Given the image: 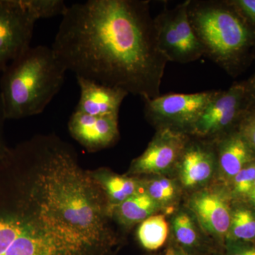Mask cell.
<instances>
[{"mask_svg":"<svg viewBox=\"0 0 255 255\" xmlns=\"http://www.w3.org/2000/svg\"><path fill=\"white\" fill-rule=\"evenodd\" d=\"M77 81L80 97L76 112L94 117L119 116L122 102L128 95L127 92L87 79L77 78Z\"/></svg>","mask_w":255,"mask_h":255,"instance_id":"5bb4252c","label":"cell"},{"mask_svg":"<svg viewBox=\"0 0 255 255\" xmlns=\"http://www.w3.org/2000/svg\"><path fill=\"white\" fill-rule=\"evenodd\" d=\"M81 242L57 232L14 201L0 207V255H90Z\"/></svg>","mask_w":255,"mask_h":255,"instance_id":"5b68a950","label":"cell"},{"mask_svg":"<svg viewBox=\"0 0 255 255\" xmlns=\"http://www.w3.org/2000/svg\"><path fill=\"white\" fill-rule=\"evenodd\" d=\"M174 243L193 255H211L214 250L204 238L199 223L189 210H180L171 221Z\"/></svg>","mask_w":255,"mask_h":255,"instance_id":"e0dca14e","label":"cell"},{"mask_svg":"<svg viewBox=\"0 0 255 255\" xmlns=\"http://www.w3.org/2000/svg\"><path fill=\"white\" fill-rule=\"evenodd\" d=\"M181 187L200 189L211 180L217 171V156L214 140H192L191 137L176 169Z\"/></svg>","mask_w":255,"mask_h":255,"instance_id":"7c38bea8","label":"cell"},{"mask_svg":"<svg viewBox=\"0 0 255 255\" xmlns=\"http://www.w3.org/2000/svg\"><path fill=\"white\" fill-rule=\"evenodd\" d=\"M247 90L251 100L252 107L255 112V75L246 82Z\"/></svg>","mask_w":255,"mask_h":255,"instance_id":"83f0119b","label":"cell"},{"mask_svg":"<svg viewBox=\"0 0 255 255\" xmlns=\"http://www.w3.org/2000/svg\"><path fill=\"white\" fill-rule=\"evenodd\" d=\"M191 135L171 129L157 130L145 151L132 160L128 173L133 175H165L173 171Z\"/></svg>","mask_w":255,"mask_h":255,"instance_id":"8fae6325","label":"cell"},{"mask_svg":"<svg viewBox=\"0 0 255 255\" xmlns=\"http://www.w3.org/2000/svg\"></svg>","mask_w":255,"mask_h":255,"instance_id":"4dcf8cb0","label":"cell"},{"mask_svg":"<svg viewBox=\"0 0 255 255\" xmlns=\"http://www.w3.org/2000/svg\"><path fill=\"white\" fill-rule=\"evenodd\" d=\"M169 233V224L165 215L157 214L140 223L137 238L140 246L146 251H155L164 246Z\"/></svg>","mask_w":255,"mask_h":255,"instance_id":"ffe728a7","label":"cell"},{"mask_svg":"<svg viewBox=\"0 0 255 255\" xmlns=\"http://www.w3.org/2000/svg\"><path fill=\"white\" fill-rule=\"evenodd\" d=\"M248 200L251 203V206L255 208V182L249 196H248Z\"/></svg>","mask_w":255,"mask_h":255,"instance_id":"f546056e","label":"cell"},{"mask_svg":"<svg viewBox=\"0 0 255 255\" xmlns=\"http://www.w3.org/2000/svg\"><path fill=\"white\" fill-rule=\"evenodd\" d=\"M253 112L246 82L236 83L224 91H216L196 122L191 135L214 140L238 130Z\"/></svg>","mask_w":255,"mask_h":255,"instance_id":"8992f818","label":"cell"},{"mask_svg":"<svg viewBox=\"0 0 255 255\" xmlns=\"http://www.w3.org/2000/svg\"><path fill=\"white\" fill-rule=\"evenodd\" d=\"M164 255H193L183 250L176 243L169 245Z\"/></svg>","mask_w":255,"mask_h":255,"instance_id":"f1b7e54d","label":"cell"},{"mask_svg":"<svg viewBox=\"0 0 255 255\" xmlns=\"http://www.w3.org/2000/svg\"><path fill=\"white\" fill-rule=\"evenodd\" d=\"M221 255H255V241L227 239L223 245Z\"/></svg>","mask_w":255,"mask_h":255,"instance_id":"cb8c5ba5","label":"cell"},{"mask_svg":"<svg viewBox=\"0 0 255 255\" xmlns=\"http://www.w3.org/2000/svg\"><path fill=\"white\" fill-rule=\"evenodd\" d=\"M68 129L72 136L89 151L102 150L119 139V116L94 117L75 111L69 120Z\"/></svg>","mask_w":255,"mask_h":255,"instance_id":"4fadbf2b","label":"cell"},{"mask_svg":"<svg viewBox=\"0 0 255 255\" xmlns=\"http://www.w3.org/2000/svg\"><path fill=\"white\" fill-rule=\"evenodd\" d=\"M67 71L142 100L159 96L168 63L150 1L88 0L68 6L51 46Z\"/></svg>","mask_w":255,"mask_h":255,"instance_id":"6da1fadb","label":"cell"},{"mask_svg":"<svg viewBox=\"0 0 255 255\" xmlns=\"http://www.w3.org/2000/svg\"><path fill=\"white\" fill-rule=\"evenodd\" d=\"M37 20L24 0H0V72L31 47Z\"/></svg>","mask_w":255,"mask_h":255,"instance_id":"9c48e42d","label":"cell"},{"mask_svg":"<svg viewBox=\"0 0 255 255\" xmlns=\"http://www.w3.org/2000/svg\"><path fill=\"white\" fill-rule=\"evenodd\" d=\"M5 120H6V119H5L2 107H1V101H0V165L2 163L9 150L5 145L2 137L3 124H4Z\"/></svg>","mask_w":255,"mask_h":255,"instance_id":"4316f807","label":"cell"},{"mask_svg":"<svg viewBox=\"0 0 255 255\" xmlns=\"http://www.w3.org/2000/svg\"><path fill=\"white\" fill-rule=\"evenodd\" d=\"M66 72L51 47H30L2 72L0 101L6 120L42 113L61 90Z\"/></svg>","mask_w":255,"mask_h":255,"instance_id":"3957f363","label":"cell"},{"mask_svg":"<svg viewBox=\"0 0 255 255\" xmlns=\"http://www.w3.org/2000/svg\"><path fill=\"white\" fill-rule=\"evenodd\" d=\"M89 173L105 194L107 216L115 206L144 191L141 179L138 178L120 175L104 168Z\"/></svg>","mask_w":255,"mask_h":255,"instance_id":"2e32d148","label":"cell"},{"mask_svg":"<svg viewBox=\"0 0 255 255\" xmlns=\"http://www.w3.org/2000/svg\"><path fill=\"white\" fill-rule=\"evenodd\" d=\"M162 211L163 209L157 203L142 191L114 207L108 216L114 217L122 226L130 227Z\"/></svg>","mask_w":255,"mask_h":255,"instance_id":"ac0fdd59","label":"cell"},{"mask_svg":"<svg viewBox=\"0 0 255 255\" xmlns=\"http://www.w3.org/2000/svg\"><path fill=\"white\" fill-rule=\"evenodd\" d=\"M232 197L225 188L204 187L193 193L187 202V209L203 232L217 242L221 249L231 225Z\"/></svg>","mask_w":255,"mask_h":255,"instance_id":"30bf717a","label":"cell"},{"mask_svg":"<svg viewBox=\"0 0 255 255\" xmlns=\"http://www.w3.org/2000/svg\"><path fill=\"white\" fill-rule=\"evenodd\" d=\"M216 90L191 94H167L144 102L145 118L157 130L171 129L191 135L194 126Z\"/></svg>","mask_w":255,"mask_h":255,"instance_id":"ba28073f","label":"cell"},{"mask_svg":"<svg viewBox=\"0 0 255 255\" xmlns=\"http://www.w3.org/2000/svg\"><path fill=\"white\" fill-rule=\"evenodd\" d=\"M227 239L255 241V208L241 205L233 209Z\"/></svg>","mask_w":255,"mask_h":255,"instance_id":"44dd1931","label":"cell"},{"mask_svg":"<svg viewBox=\"0 0 255 255\" xmlns=\"http://www.w3.org/2000/svg\"><path fill=\"white\" fill-rule=\"evenodd\" d=\"M28 144L37 174L28 192L16 200L48 227L95 251L102 249L107 243V212L100 187L56 139Z\"/></svg>","mask_w":255,"mask_h":255,"instance_id":"7a4b0ae2","label":"cell"},{"mask_svg":"<svg viewBox=\"0 0 255 255\" xmlns=\"http://www.w3.org/2000/svg\"><path fill=\"white\" fill-rule=\"evenodd\" d=\"M228 2L255 30V0H234Z\"/></svg>","mask_w":255,"mask_h":255,"instance_id":"d4e9b609","label":"cell"},{"mask_svg":"<svg viewBox=\"0 0 255 255\" xmlns=\"http://www.w3.org/2000/svg\"><path fill=\"white\" fill-rule=\"evenodd\" d=\"M214 140L218 173L221 181L229 184L242 169L255 160V152L238 129Z\"/></svg>","mask_w":255,"mask_h":255,"instance_id":"9a60e30c","label":"cell"},{"mask_svg":"<svg viewBox=\"0 0 255 255\" xmlns=\"http://www.w3.org/2000/svg\"><path fill=\"white\" fill-rule=\"evenodd\" d=\"M143 191L150 196L163 211H171L180 196V186L175 180L165 175L152 176L141 179Z\"/></svg>","mask_w":255,"mask_h":255,"instance_id":"d6986e66","label":"cell"},{"mask_svg":"<svg viewBox=\"0 0 255 255\" xmlns=\"http://www.w3.org/2000/svg\"><path fill=\"white\" fill-rule=\"evenodd\" d=\"M255 182V160L248 164L230 182L231 195L237 199H248Z\"/></svg>","mask_w":255,"mask_h":255,"instance_id":"603a6c76","label":"cell"},{"mask_svg":"<svg viewBox=\"0 0 255 255\" xmlns=\"http://www.w3.org/2000/svg\"><path fill=\"white\" fill-rule=\"evenodd\" d=\"M238 130L243 134L255 152V112H251L241 122Z\"/></svg>","mask_w":255,"mask_h":255,"instance_id":"484cf974","label":"cell"},{"mask_svg":"<svg viewBox=\"0 0 255 255\" xmlns=\"http://www.w3.org/2000/svg\"><path fill=\"white\" fill-rule=\"evenodd\" d=\"M191 26L205 55L226 72L234 74L255 40V30L228 1L189 0Z\"/></svg>","mask_w":255,"mask_h":255,"instance_id":"277c9868","label":"cell"},{"mask_svg":"<svg viewBox=\"0 0 255 255\" xmlns=\"http://www.w3.org/2000/svg\"><path fill=\"white\" fill-rule=\"evenodd\" d=\"M25 5L37 21L63 16L68 6L62 0H24Z\"/></svg>","mask_w":255,"mask_h":255,"instance_id":"7402d4cb","label":"cell"},{"mask_svg":"<svg viewBox=\"0 0 255 255\" xmlns=\"http://www.w3.org/2000/svg\"><path fill=\"white\" fill-rule=\"evenodd\" d=\"M188 6L189 0L172 9L164 8L154 18L157 44L168 62L189 63L205 55L191 26Z\"/></svg>","mask_w":255,"mask_h":255,"instance_id":"52a82bcc","label":"cell"}]
</instances>
